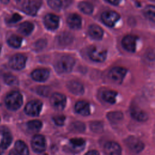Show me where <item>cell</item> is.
Segmentation results:
<instances>
[{
  "label": "cell",
  "mask_w": 155,
  "mask_h": 155,
  "mask_svg": "<svg viewBox=\"0 0 155 155\" xmlns=\"http://www.w3.org/2000/svg\"><path fill=\"white\" fill-rule=\"evenodd\" d=\"M5 102L7 107L10 110H17L22 105V96L18 91H12L7 95L5 99Z\"/></svg>",
  "instance_id": "obj_1"
},
{
  "label": "cell",
  "mask_w": 155,
  "mask_h": 155,
  "mask_svg": "<svg viewBox=\"0 0 155 155\" xmlns=\"http://www.w3.org/2000/svg\"><path fill=\"white\" fill-rule=\"evenodd\" d=\"M74 65V59L70 56H62L56 63V69L61 73H67L71 71Z\"/></svg>",
  "instance_id": "obj_2"
},
{
  "label": "cell",
  "mask_w": 155,
  "mask_h": 155,
  "mask_svg": "<svg viewBox=\"0 0 155 155\" xmlns=\"http://www.w3.org/2000/svg\"><path fill=\"white\" fill-rule=\"evenodd\" d=\"M41 5L39 0H26L22 4V10L27 14L34 16L38 12Z\"/></svg>",
  "instance_id": "obj_3"
},
{
  "label": "cell",
  "mask_w": 155,
  "mask_h": 155,
  "mask_svg": "<svg viewBox=\"0 0 155 155\" xmlns=\"http://www.w3.org/2000/svg\"><path fill=\"white\" fill-rule=\"evenodd\" d=\"M90 58L96 62L104 61L107 56V50L101 48L92 46L88 51Z\"/></svg>",
  "instance_id": "obj_4"
},
{
  "label": "cell",
  "mask_w": 155,
  "mask_h": 155,
  "mask_svg": "<svg viewBox=\"0 0 155 155\" xmlns=\"http://www.w3.org/2000/svg\"><path fill=\"white\" fill-rule=\"evenodd\" d=\"M42 104L39 101H31L27 104L24 110L27 114L31 116H37L42 109Z\"/></svg>",
  "instance_id": "obj_5"
},
{
  "label": "cell",
  "mask_w": 155,
  "mask_h": 155,
  "mask_svg": "<svg viewBox=\"0 0 155 155\" xmlns=\"http://www.w3.org/2000/svg\"><path fill=\"white\" fill-rule=\"evenodd\" d=\"M101 19L103 22L109 27H113L120 19V15L114 11L104 12L101 15Z\"/></svg>",
  "instance_id": "obj_6"
},
{
  "label": "cell",
  "mask_w": 155,
  "mask_h": 155,
  "mask_svg": "<svg viewBox=\"0 0 155 155\" xmlns=\"http://www.w3.org/2000/svg\"><path fill=\"white\" fill-rule=\"evenodd\" d=\"M26 60V57L23 54H16L11 58L9 61V65L13 69L16 70H20L24 68Z\"/></svg>",
  "instance_id": "obj_7"
},
{
  "label": "cell",
  "mask_w": 155,
  "mask_h": 155,
  "mask_svg": "<svg viewBox=\"0 0 155 155\" xmlns=\"http://www.w3.org/2000/svg\"><path fill=\"white\" fill-rule=\"evenodd\" d=\"M52 107L57 110H62L66 105V97L61 93H55L50 97Z\"/></svg>",
  "instance_id": "obj_8"
},
{
  "label": "cell",
  "mask_w": 155,
  "mask_h": 155,
  "mask_svg": "<svg viewBox=\"0 0 155 155\" xmlns=\"http://www.w3.org/2000/svg\"><path fill=\"white\" fill-rule=\"evenodd\" d=\"M31 147L36 153H42L46 148L45 137L41 134L35 135L31 140Z\"/></svg>",
  "instance_id": "obj_9"
},
{
  "label": "cell",
  "mask_w": 155,
  "mask_h": 155,
  "mask_svg": "<svg viewBox=\"0 0 155 155\" xmlns=\"http://www.w3.org/2000/svg\"><path fill=\"white\" fill-rule=\"evenodd\" d=\"M127 70L124 68L116 67L113 68L109 73V78L116 83H121L126 74Z\"/></svg>",
  "instance_id": "obj_10"
},
{
  "label": "cell",
  "mask_w": 155,
  "mask_h": 155,
  "mask_svg": "<svg viewBox=\"0 0 155 155\" xmlns=\"http://www.w3.org/2000/svg\"><path fill=\"white\" fill-rule=\"evenodd\" d=\"M44 23L46 28L50 30H56L59 24V18L54 14H47L44 19Z\"/></svg>",
  "instance_id": "obj_11"
},
{
  "label": "cell",
  "mask_w": 155,
  "mask_h": 155,
  "mask_svg": "<svg viewBox=\"0 0 155 155\" xmlns=\"http://www.w3.org/2000/svg\"><path fill=\"white\" fill-rule=\"evenodd\" d=\"M126 144L129 149L134 153H139L141 151L143 147V143L137 138L134 136H130L126 140Z\"/></svg>",
  "instance_id": "obj_12"
},
{
  "label": "cell",
  "mask_w": 155,
  "mask_h": 155,
  "mask_svg": "<svg viewBox=\"0 0 155 155\" xmlns=\"http://www.w3.org/2000/svg\"><path fill=\"white\" fill-rule=\"evenodd\" d=\"M137 38L133 35H127L122 41L123 47L128 51L134 52L136 47Z\"/></svg>",
  "instance_id": "obj_13"
},
{
  "label": "cell",
  "mask_w": 155,
  "mask_h": 155,
  "mask_svg": "<svg viewBox=\"0 0 155 155\" xmlns=\"http://www.w3.org/2000/svg\"><path fill=\"white\" fill-rule=\"evenodd\" d=\"M49 76V71L45 68H39L34 70L31 73L32 78L39 82L45 81Z\"/></svg>",
  "instance_id": "obj_14"
},
{
  "label": "cell",
  "mask_w": 155,
  "mask_h": 155,
  "mask_svg": "<svg viewBox=\"0 0 155 155\" xmlns=\"http://www.w3.org/2000/svg\"><path fill=\"white\" fill-rule=\"evenodd\" d=\"M104 153L107 154L118 155L121 153V148L119 145L114 142H107L104 148Z\"/></svg>",
  "instance_id": "obj_15"
},
{
  "label": "cell",
  "mask_w": 155,
  "mask_h": 155,
  "mask_svg": "<svg viewBox=\"0 0 155 155\" xmlns=\"http://www.w3.org/2000/svg\"><path fill=\"white\" fill-rule=\"evenodd\" d=\"M67 24L73 29H79L82 24L81 18L77 14H71L67 18Z\"/></svg>",
  "instance_id": "obj_16"
},
{
  "label": "cell",
  "mask_w": 155,
  "mask_h": 155,
  "mask_svg": "<svg viewBox=\"0 0 155 155\" xmlns=\"http://www.w3.org/2000/svg\"><path fill=\"white\" fill-rule=\"evenodd\" d=\"M67 87L69 90L74 94L80 95L84 92V87L82 85L77 81H70L67 84Z\"/></svg>",
  "instance_id": "obj_17"
},
{
  "label": "cell",
  "mask_w": 155,
  "mask_h": 155,
  "mask_svg": "<svg viewBox=\"0 0 155 155\" xmlns=\"http://www.w3.org/2000/svg\"><path fill=\"white\" fill-rule=\"evenodd\" d=\"M76 111L81 115L87 116L90 114V105L85 101H79L75 105Z\"/></svg>",
  "instance_id": "obj_18"
},
{
  "label": "cell",
  "mask_w": 155,
  "mask_h": 155,
  "mask_svg": "<svg viewBox=\"0 0 155 155\" xmlns=\"http://www.w3.org/2000/svg\"><path fill=\"white\" fill-rule=\"evenodd\" d=\"M88 33L91 38L94 39H101L103 36V30L96 24L91 25L88 28Z\"/></svg>",
  "instance_id": "obj_19"
},
{
  "label": "cell",
  "mask_w": 155,
  "mask_h": 155,
  "mask_svg": "<svg viewBox=\"0 0 155 155\" xmlns=\"http://www.w3.org/2000/svg\"><path fill=\"white\" fill-rule=\"evenodd\" d=\"M73 151L76 153L81 151L84 147L85 140L82 138H73L70 140Z\"/></svg>",
  "instance_id": "obj_20"
},
{
  "label": "cell",
  "mask_w": 155,
  "mask_h": 155,
  "mask_svg": "<svg viewBox=\"0 0 155 155\" xmlns=\"http://www.w3.org/2000/svg\"><path fill=\"white\" fill-rule=\"evenodd\" d=\"M34 25L31 22L26 21L20 24L18 28V31L25 36L29 35L33 30Z\"/></svg>",
  "instance_id": "obj_21"
},
{
  "label": "cell",
  "mask_w": 155,
  "mask_h": 155,
  "mask_svg": "<svg viewBox=\"0 0 155 155\" xmlns=\"http://www.w3.org/2000/svg\"><path fill=\"white\" fill-rule=\"evenodd\" d=\"M17 154L27 155L28 154V149L26 144L22 140H18L15 145V150Z\"/></svg>",
  "instance_id": "obj_22"
},
{
  "label": "cell",
  "mask_w": 155,
  "mask_h": 155,
  "mask_svg": "<svg viewBox=\"0 0 155 155\" xmlns=\"http://www.w3.org/2000/svg\"><path fill=\"white\" fill-rule=\"evenodd\" d=\"M2 137L0 145L3 147V148L6 150L10 147V145L12 143V136L11 133L7 130H5V131L4 130L2 132Z\"/></svg>",
  "instance_id": "obj_23"
},
{
  "label": "cell",
  "mask_w": 155,
  "mask_h": 155,
  "mask_svg": "<svg viewBox=\"0 0 155 155\" xmlns=\"http://www.w3.org/2000/svg\"><path fill=\"white\" fill-rule=\"evenodd\" d=\"M130 113L135 119L139 121H145L148 117L146 113L137 108H132Z\"/></svg>",
  "instance_id": "obj_24"
},
{
  "label": "cell",
  "mask_w": 155,
  "mask_h": 155,
  "mask_svg": "<svg viewBox=\"0 0 155 155\" xmlns=\"http://www.w3.org/2000/svg\"><path fill=\"white\" fill-rule=\"evenodd\" d=\"M102 98L106 102L114 104L116 102L117 93L112 90H107L102 93Z\"/></svg>",
  "instance_id": "obj_25"
},
{
  "label": "cell",
  "mask_w": 155,
  "mask_h": 155,
  "mask_svg": "<svg viewBox=\"0 0 155 155\" xmlns=\"http://www.w3.org/2000/svg\"><path fill=\"white\" fill-rule=\"evenodd\" d=\"M22 38L18 35H12L7 39L8 44L13 48H19L21 45Z\"/></svg>",
  "instance_id": "obj_26"
},
{
  "label": "cell",
  "mask_w": 155,
  "mask_h": 155,
  "mask_svg": "<svg viewBox=\"0 0 155 155\" xmlns=\"http://www.w3.org/2000/svg\"><path fill=\"white\" fill-rule=\"evenodd\" d=\"M78 7L79 10L85 14H91L93 11V5L90 2L87 1L80 2L78 4Z\"/></svg>",
  "instance_id": "obj_27"
},
{
  "label": "cell",
  "mask_w": 155,
  "mask_h": 155,
  "mask_svg": "<svg viewBox=\"0 0 155 155\" xmlns=\"http://www.w3.org/2000/svg\"><path fill=\"white\" fill-rule=\"evenodd\" d=\"M145 16L152 22L155 19V7L154 5H148L143 10Z\"/></svg>",
  "instance_id": "obj_28"
},
{
  "label": "cell",
  "mask_w": 155,
  "mask_h": 155,
  "mask_svg": "<svg viewBox=\"0 0 155 155\" xmlns=\"http://www.w3.org/2000/svg\"><path fill=\"white\" fill-rule=\"evenodd\" d=\"M28 129L33 132L38 131L42 127V122L38 120H33L27 122Z\"/></svg>",
  "instance_id": "obj_29"
},
{
  "label": "cell",
  "mask_w": 155,
  "mask_h": 155,
  "mask_svg": "<svg viewBox=\"0 0 155 155\" xmlns=\"http://www.w3.org/2000/svg\"><path fill=\"white\" fill-rule=\"evenodd\" d=\"M4 81L9 85H16L18 82L17 78L12 74H6L4 76Z\"/></svg>",
  "instance_id": "obj_30"
},
{
  "label": "cell",
  "mask_w": 155,
  "mask_h": 155,
  "mask_svg": "<svg viewBox=\"0 0 155 155\" xmlns=\"http://www.w3.org/2000/svg\"><path fill=\"white\" fill-rule=\"evenodd\" d=\"M62 1L61 0H48V5L52 9L58 11L62 7Z\"/></svg>",
  "instance_id": "obj_31"
},
{
  "label": "cell",
  "mask_w": 155,
  "mask_h": 155,
  "mask_svg": "<svg viewBox=\"0 0 155 155\" xmlns=\"http://www.w3.org/2000/svg\"><path fill=\"white\" fill-rule=\"evenodd\" d=\"M108 117L111 120H119L122 117L120 112H111L108 114Z\"/></svg>",
  "instance_id": "obj_32"
},
{
  "label": "cell",
  "mask_w": 155,
  "mask_h": 155,
  "mask_svg": "<svg viewBox=\"0 0 155 155\" xmlns=\"http://www.w3.org/2000/svg\"><path fill=\"white\" fill-rule=\"evenodd\" d=\"M54 123L59 126H62L64 124L65 117L64 115H57L53 117Z\"/></svg>",
  "instance_id": "obj_33"
},
{
  "label": "cell",
  "mask_w": 155,
  "mask_h": 155,
  "mask_svg": "<svg viewBox=\"0 0 155 155\" xmlns=\"http://www.w3.org/2000/svg\"><path fill=\"white\" fill-rule=\"evenodd\" d=\"M22 19V16L19 15L18 13H14L8 20L7 22L13 24V23H16L18 21H19Z\"/></svg>",
  "instance_id": "obj_34"
},
{
  "label": "cell",
  "mask_w": 155,
  "mask_h": 155,
  "mask_svg": "<svg viewBox=\"0 0 155 155\" xmlns=\"http://www.w3.org/2000/svg\"><path fill=\"white\" fill-rule=\"evenodd\" d=\"M106 1L113 5H118L122 0H106Z\"/></svg>",
  "instance_id": "obj_35"
},
{
  "label": "cell",
  "mask_w": 155,
  "mask_h": 155,
  "mask_svg": "<svg viewBox=\"0 0 155 155\" xmlns=\"http://www.w3.org/2000/svg\"><path fill=\"white\" fill-rule=\"evenodd\" d=\"M87 154H98L99 153L95 150H93V151H88L86 153Z\"/></svg>",
  "instance_id": "obj_36"
},
{
  "label": "cell",
  "mask_w": 155,
  "mask_h": 155,
  "mask_svg": "<svg viewBox=\"0 0 155 155\" xmlns=\"http://www.w3.org/2000/svg\"><path fill=\"white\" fill-rule=\"evenodd\" d=\"M5 151V149L3 148V147L0 145V154H2Z\"/></svg>",
  "instance_id": "obj_37"
},
{
  "label": "cell",
  "mask_w": 155,
  "mask_h": 155,
  "mask_svg": "<svg viewBox=\"0 0 155 155\" xmlns=\"http://www.w3.org/2000/svg\"><path fill=\"white\" fill-rule=\"evenodd\" d=\"M1 2L4 4H7L8 2H9V0H1Z\"/></svg>",
  "instance_id": "obj_38"
},
{
  "label": "cell",
  "mask_w": 155,
  "mask_h": 155,
  "mask_svg": "<svg viewBox=\"0 0 155 155\" xmlns=\"http://www.w3.org/2000/svg\"><path fill=\"white\" fill-rule=\"evenodd\" d=\"M1 48H2V45L0 44V54H1Z\"/></svg>",
  "instance_id": "obj_39"
},
{
  "label": "cell",
  "mask_w": 155,
  "mask_h": 155,
  "mask_svg": "<svg viewBox=\"0 0 155 155\" xmlns=\"http://www.w3.org/2000/svg\"><path fill=\"white\" fill-rule=\"evenodd\" d=\"M15 1H19L20 0H15Z\"/></svg>",
  "instance_id": "obj_40"
},
{
  "label": "cell",
  "mask_w": 155,
  "mask_h": 155,
  "mask_svg": "<svg viewBox=\"0 0 155 155\" xmlns=\"http://www.w3.org/2000/svg\"><path fill=\"white\" fill-rule=\"evenodd\" d=\"M0 120H1V118H0Z\"/></svg>",
  "instance_id": "obj_41"
}]
</instances>
